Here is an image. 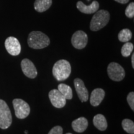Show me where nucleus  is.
Returning <instances> with one entry per match:
<instances>
[{
	"mask_svg": "<svg viewBox=\"0 0 134 134\" xmlns=\"http://www.w3.org/2000/svg\"><path fill=\"white\" fill-rule=\"evenodd\" d=\"M30 47L34 49H42L49 46L50 41L48 37L41 31H32L27 38Z\"/></svg>",
	"mask_w": 134,
	"mask_h": 134,
	"instance_id": "nucleus-1",
	"label": "nucleus"
},
{
	"mask_svg": "<svg viewBox=\"0 0 134 134\" xmlns=\"http://www.w3.org/2000/svg\"><path fill=\"white\" fill-rule=\"evenodd\" d=\"M71 68L70 62L66 60H60L53 65L52 73L58 81L66 80L71 74Z\"/></svg>",
	"mask_w": 134,
	"mask_h": 134,
	"instance_id": "nucleus-2",
	"label": "nucleus"
},
{
	"mask_svg": "<svg viewBox=\"0 0 134 134\" xmlns=\"http://www.w3.org/2000/svg\"><path fill=\"white\" fill-rule=\"evenodd\" d=\"M110 20V14L107 10L97 11L90 22V29L92 31H98L108 24Z\"/></svg>",
	"mask_w": 134,
	"mask_h": 134,
	"instance_id": "nucleus-3",
	"label": "nucleus"
},
{
	"mask_svg": "<svg viewBox=\"0 0 134 134\" xmlns=\"http://www.w3.org/2000/svg\"><path fill=\"white\" fill-rule=\"evenodd\" d=\"M12 124L11 110L4 100L0 99V128L7 129Z\"/></svg>",
	"mask_w": 134,
	"mask_h": 134,
	"instance_id": "nucleus-4",
	"label": "nucleus"
},
{
	"mask_svg": "<svg viewBox=\"0 0 134 134\" xmlns=\"http://www.w3.org/2000/svg\"><path fill=\"white\" fill-rule=\"evenodd\" d=\"M15 115L20 119L26 118L29 115L31 108L27 103L21 99H14L13 100Z\"/></svg>",
	"mask_w": 134,
	"mask_h": 134,
	"instance_id": "nucleus-5",
	"label": "nucleus"
},
{
	"mask_svg": "<svg viewBox=\"0 0 134 134\" xmlns=\"http://www.w3.org/2000/svg\"><path fill=\"white\" fill-rule=\"evenodd\" d=\"M108 74L110 80L120 81L125 78V72L121 65L116 62H111L108 66Z\"/></svg>",
	"mask_w": 134,
	"mask_h": 134,
	"instance_id": "nucleus-6",
	"label": "nucleus"
},
{
	"mask_svg": "<svg viewBox=\"0 0 134 134\" xmlns=\"http://www.w3.org/2000/svg\"><path fill=\"white\" fill-rule=\"evenodd\" d=\"M88 36L83 31H77L73 34L71 37L72 46L76 49H83L88 43Z\"/></svg>",
	"mask_w": 134,
	"mask_h": 134,
	"instance_id": "nucleus-7",
	"label": "nucleus"
},
{
	"mask_svg": "<svg viewBox=\"0 0 134 134\" xmlns=\"http://www.w3.org/2000/svg\"><path fill=\"white\" fill-rule=\"evenodd\" d=\"M5 48L8 52L13 56L19 55L21 51V46L18 38L11 36L6 39L4 42Z\"/></svg>",
	"mask_w": 134,
	"mask_h": 134,
	"instance_id": "nucleus-8",
	"label": "nucleus"
},
{
	"mask_svg": "<svg viewBox=\"0 0 134 134\" xmlns=\"http://www.w3.org/2000/svg\"><path fill=\"white\" fill-rule=\"evenodd\" d=\"M21 66L25 76L31 79H34L37 76V70L36 69V67L35 66L32 62L30 60L27 58L23 59L21 61Z\"/></svg>",
	"mask_w": 134,
	"mask_h": 134,
	"instance_id": "nucleus-9",
	"label": "nucleus"
},
{
	"mask_svg": "<svg viewBox=\"0 0 134 134\" xmlns=\"http://www.w3.org/2000/svg\"><path fill=\"white\" fill-rule=\"evenodd\" d=\"M50 100L55 108H62L66 104V99L58 90H52L48 93Z\"/></svg>",
	"mask_w": 134,
	"mask_h": 134,
	"instance_id": "nucleus-10",
	"label": "nucleus"
},
{
	"mask_svg": "<svg viewBox=\"0 0 134 134\" xmlns=\"http://www.w3.org/2000/svg\"><path fill=\"white\" fill-rule=\"evenodd\" d=\"M75 90L78 94V98L82 103L88 101L89 99V93L87 88L84 84L83 81L80 78H76L74 80Z\"/></svg>",
	"mask_w": 134,
	"mask_h": 134,
	"instance_id": "nucleus-11",
	"label": "nucleus"
},
{
	"mask_svg": "<svg viewBox=\"0 0 134 134\" xmlns=\"http://www.w3.org/2000/svg\"><path fill=\"white\" fill-rule=\"evenodd\" d=\"M76 8L80 12L84 14H90L95 13L99 9V4L97 1H93L90 5H86L81 1L76 3Z\"/></svg>",
	"mask_w": 134,
	"mask_h": 134,
	"instance_id": "nucleus-12",
	"label": "nucleus"
},
{
	"mask_svg": "<svg viewBox=\"0 0 134 134\" xmlns=\"http://www.w3.org/2000/svg\"><path fill=\"white\" fill-rule=\"evenodd\" d=\"M105 97V91L101 88L94 89L90 96V103L93 106L96 107L101 103Z\"/></svg>",
	"mask_w": 134,
	"mask_h": 134,
	"instance_id": "nucleus-13",
	"label": "nucleus"
},
{
	"mask_svg": "<svg viewBox=\"0 0 134 134\" xmlns=\"http://www.w3.org/2000/svg\"><path fill=\"white\" fill-rule=\"evenodd\" d=\"M71 126L74 131L78 133H82L88 128V121L85 117H79L72 122Z\"/></svg>",
	"mask_w": 134,
	"mask_h": 134,
	"instance_id": "nucleus-14",
	"label": "nucleus"
},
{
	"mask_svg": "<svg viewBox=\"0 0 134 134\" xmlns=\"http://www.w3.org/2000/svg\"><path fill=\"white\" fill-rule=\"evenodd\" d=\"M93 124L95 127L100 131H104L108 127V122L104 115L103 114H97L93 118Z\"/></svg>",
	"mask_w": 134,
	"mask_h": 134,
	"instance_id": "nucleus-15",
	"label": "nucleus"
},
{
	"mask_svg": "<svg viewBox=\"0 0 134 134\" xmlns=\"http://www.w3.org/2000/svg\"><path fill=\"white\" fill-rule=\"evenodd\" d=\"M52 4V0H36L34 2V9L38 13H43L49 9Z\"/></svg>",
	"mask_w": 134,
	"mask_h": 134,
	"instance_id": "nucleus-16",
	"label": "nucleus"
},
{
	"mask_svg": "<svg viewBox=\"0 0 134 134\" xmlns=\"http://www.w3.org/2000/svg\"><path fill=\"white\" fill-rule=\"evenodd\" d=\"M58 90L62 93V94L65 97L66 100H70L73 98L72 89L68 85H65L64 83L60 84L58 86Z\"/></svg>",
	"mask_w": 134,
	"mask_h": 134,
	"instance_id": "nucleus-17",
	"label": "nucleus"
},
{
	"mask_svg": "<svg viewBox=\"0 0 134 134\" xmlns=\"http://www.w3.org/2000/svg\"><path fill=\"white\" fill-rule=\"evenodd\" d=\"M132 37V32L129 29H124L121 30L118 34V39L122 42H127L131 40Z\"/></svg>",
	"mask_w": 134,
	"mask_h": 134,
	"instance_id": "nucleus-18",
	"label": "nucleus"
},
{
	"mask_svg": "<svg viewBox=\"0 0 134 134\" xmlns=\"http://www.w3.org/2000/svg\"><path fill=\"white\" fill-rule=\"evenodd\" d=\"M122 126L125 132L130 134L134 133V123L132 120L125 119L122 120Z\"/></svg>",
	"mask_w": 134,
	"mask_h": 134,
	"instance_id": "nucleus-19",
	"label": "nucleus"
},
{
	"mask_svg": "<svg viewBox=\"0 0 134 134\" xmlns=\"http://www.w3.org/2000/svg\"><path fill=\"white\" fill-rule=\"evenodd\" d=\"M133 50V43L129 42H125V43L122 46L121 48V53L122 55L124 57H128L132 54V52Z\"/></svg>",
	"mask_w": 134,
	"mask_h": 134,
	"instance_id": "nucleus-20",
	"label": "nucleus"
},
{
	"mask_svg": "<svg viewBox=\"0 0 134 134\" xmlns=\"http://www.w3.org/2000/svg\"><path fill=\"white\" fill-rule=\"evenodd\" d=\"M125 16L129 18H133L134 17V3H130L125 9Z\"/></svg>",
	"mask_w": 134,
	"mask_h": 134,
	"instance_id": "nucleus-21",
	"label": "nucleus"
},
{
	"mask_svg": "<svg viewBox=\"0 0 134 134\" xmlns=\"http://www.w3.org/2000/svg\"><path fill=\"white\" fill-rule=\"evenodd\" d=\"M127 103L129 104L130 108L132 109V110H134V93L133 92H130L128 94L127 98Z\"/></svg>",
	"mask_w": 134,
	"mask_h": 134,
	"instance_id": "nucleus-22",
	"label": "nucleus"
},
{
	"mask_svg": "<svg viewBox=\"0 0 134 134\" xmlns=\"http://www.w3.org/2000/svg\"><path fill=\"white\" fill-rule=\"evenodd\" d=\"M48 134H63V129L61 126L57 125L53 127Z\"/></svg>",
	"mask_w": 134,
	"mask_h": 134,
	"instance_id": "nucleus-23",
	"label": "nucleus"
},
{
	"mask_svg": "<svg viewBox=\"0 0 134 134\" xmlns=\"http://www.w3.org/2000/svg\"><path fill=\"white\" fill-rule=\"evenodd\" d=\"M114 1L120 3V4H127L129 1V0H114Z\"/></svg>",
	"mask_w": 134,
	"mask_h": 134,
	"instance_id": "nucleus-24",
	"label": "nucleus"
},
{
	"mask_svg": "<svg viewBox=\"0 0 134 134\" xmlns=\"http://www.w3.org/2000/svg\"><path fill=\"white\" fill-rule=\"evenodd\" d=\"M131 60H132V68H134V53H132Z\"/></svg>",
	"mask_w": 134,
	"mask_h": 134,
	"instance_id": "nucleus-25",
	"label": "nucleus"
},
{
	"mask_svg": "<svg viewBox=\"0 0 134 134\" xmlns=\"http://www.w3.org/2000/svg\"><path fill=\"white\" fill-rule=\"evenodd\" d=\"M25 133H26V134L28 133V132H27V131H25Z\"/></svg>",
	"mask_w": 134,
	"mask_h": 134,
	"instance_id": "nucleus-26",
	"label": "nucleus"
},
{
	"mask_svg": "<svg viewBox=\"0 0 134 134\" xmlns=\"http://www.w3.org/2000/svg\"><path fill=\"white\" fill-rule=\"evenodd\" d=\"M66 134H72V133H66Z\"/></svg>",
	"mask_w": 134,
	"mask_h": 134,
	"instance_id": "nucleus-27",
	"label": "nucleus"
}]
</instances>
